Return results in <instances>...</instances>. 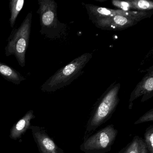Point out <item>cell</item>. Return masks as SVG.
Instances as JSON below:
<instances>
[{"instance_id": "e0dca14e", "label": "cell", "mask_w": 153, "mask_h": 153, "mask_svg": "<svg viewBox=\"0 0 153 153\" xmlns=\"http://www.w3.org/2000/svg\"><path fill=\"white\" fill-rule=\"evenodd\" d=\"M113 5L115 7L120 8V10L126 11H129L131 9L130 4L128 1H115L113 0L112 1Z\"/></svg>"}, {"instance_id": "8992f818", "label": "cell", "mask_w": 153, "mask_h": 153, "mask_svg": "<svg viewBox=\"0 0 153 153\" xmlns=\"http://www.w3.org/2000/svg\"><path fill=\"white\" fill-rule=\"evenodd\" d=\"M153 11H137L130 16L117 15L105 18L93 22L97 28L105 30H122L137 25L143 19L150 17Z\"/></svg>"}, {"instance_id": "52a82bcc", "label": "cell", "mask_w": 153, "mask_h": 153, "mask_svg": "<svg viewBox=\"0 0 153 153\" xmlns=\"http://www.w3.org/2000/svg\"><path fill=\"white\" fill-rule=\"evenodd\" d=\"M153 66L148 69L147 73L141 81L138 83L130 97L129 108H132V102L138 97L142 96L141 102H145L153 96Z\"/></svg>"}, {"instance_id": "7c38bea8", "label": "cell", "mask_w": 153, "mask_h": 153, "mask_svg": "<svg viewBox=\"0 0 153 153\" xmlns=\"http://www.w3.org/2000/svg\"><path fill=\"white\" fill-rule=\"evenodd\" d=\"M43 153H64L63 150L58 147L54 141L47 135L43 134L38 139Z\"/></svg>"}, {"instance_id": "9a60e30c", "label": "cell", "mask_w": 153, "mask_h": 153, "mask_svg": "<svg viewBox=\"0 0 153 153\" xmlns=\"http://www.w3.org/2000/svg\"><path fill=\"white\" fill-rule=\"evenodd\" d=\"M144 140L148 148L149 153H153V125L146 129L144 134Z\"/></svg>"}, {"instance_id": "7a4b0ae2", "label": "cell", "mask_w": 153, "mask_h": 153, "mask_svg": "<svg viewBox=\"0 0 153 153\" xmlns=\"http://www.w3.org/2000/svg\"><path fill=\"white\" fill-rule=\"evenodd\" d=\"M93 53H84L57 71L41 86L42 91L52 92L70 85L84 72L83 70L92 58Z\"/></svg>"}, {"instance_id": "3957f363", "label": "cell", "mask_w": 153, "mask_h": 153, "mask_svg": "<svg viewBox=\"0 0 153 153\" xmlns=\"http://www.w3.org/2000/svg\"><path fill=\"white\" fill-rule=\"evenodd\" d=\"M32 19L33 14L31 11L27 14L20 26L11 32L5 48L6 56L14 55L19 65L23 68L26 65V53L29 45Z\"/></svg>"}, {"instance_id": "4fadbf2b", "label": "cell", "mask_w": 153, "mask_h": 153, "mask_svg": "<svg viewBox=\"0 0 153 153\" xmlns=\"http://www.w3.org/2000/svg\"><path fill=\"white\" fill-rule=\"evenodd\" d=\"M25 0H10L9 2L10 17V23L11 28H13L19 14L23 9Z\"/></svg>"}, {"instance_id": "9c48e42d", "label": "cell", "mask_w": 153, "mask_h": 153, "mask_svg": "<svg viewBox=\"0 0 153 153\" xmlns=\"http://www.w3.org/2000/svg\"><path fill=\"white\" fill-rule=\"evenodd\" d=\"M0 75L5 79L15 85H19L26 78L17 71L9 65L0 62Z\"/></svg>"}, {"instance_id": "2e32d148", "label": "cell", "mask_w": 153, "mask_h": 153, "mask_svg": "<svg viewBox=\"0 0 153 153\" xmlns=\"http://www.w3.org/2000/svg\"><path fill=\"white\" fill-rule=\"evenodd\" d=\"M153 121V109L149 111L146 112L145 114H143L136 121L134 124H140L143 123L147 122Z\"/></svg>"}, {"instance_id": "5b68a950", "label": "cell", "mask_w": 153, "mask_h": 153, "mask_svg": "<svg viewBox=\"0 0 153 153\" xmlns=\"http://www.w3.org/2000/svg\"><path fill=\"white\" fill-rule=\"evenodd\" d=\"M118 133L114 124L107 125L84 139L80 150L85 153H108L111 149Z\"/></svg>"}, {"instance_id": "ba28073f", "label": "cell", "mask_w": 153, "mask_h": 153, "mask_svg": "<svg viewBox=\"0 0 153 153\" xmlns=\"http://www.w3.org/2000/svg\"><path fill=\"white\" fill-rule=\"evenodd\" d=\"M87 12L89 19L92 23L105 18L114 16L117 15L130 16L137 13V11H126L122 10H113L98 7L90 4L82 3Z\"/></svg>"}, {"instance_id": "30bf717a", "label": "cell", "mask_w": 153, "mask_h": 153, "mask_svg": "<svg viewBox=\"0 0 153 153\" xmlns=\"http://www.w3.org/2000/svg\"><path fill=\"white\" fill-rule=\"evenodd\" d=\"M119 153H149V151L144 139L139 136H135Z\"/></svg>"}, {"instance_id": "5bb4252c", "label": "cell", "mask_w": 153, "mask_h": 153, "mask_svg": "<svg viewBox=\"0 0 153 153\" xmlns=\"http://www.w3.org/2000/svg\"><path fill=\"white\" fill-rule=\"evenodd\" d=\"M131 8L137 11H149L153 9V2L148 0H128Z\"/></svg>"}, {"instance_id": "6da1fadb", "label": "cell", "mask_w": 153, "mask_h": 153, "mask_svg": "<svg viewBox=\"0 0 153 153\" xmlns=\"http://www.w3.org/2000/svg\"><path fill=\"white\" fill-rule=\"evenodd\" d=\"M120 88V83H113L98 98L87 123L84 139L111 117L120 102L119 93Z\"/></svg>"}, {"instance_id": "277c9868", "label": "cell", "mask_w": 153, "mask_h": 153, "mask_svg": "<svg viewBox=\"0 0 153 153\" xmlns=\"http://www.w3.org/2000/svg\"><path fill=\"white\" fill-rule=\"evenodd\" d=\"M38 4L41 34L50 39L59 38L64 25L58 19L57 3L53 0H38Z\"/></svg>"}, {"instance_id": "8fae6325", "label": "cell", "mask_w": 153, "mask_h": 153, "mask_svg": "<svg viewBox=\"0 0 153 153\" xmlns=\"http://www.w3.org/2000/svg\"><path fill=\"white\" fill-rule=\"evenodd\" d=\"M33 116L32 112H29L16 123L11 130V137L12 138H17L26 131L29 127L30 120Z\"/></svg>"}]
</instances>
